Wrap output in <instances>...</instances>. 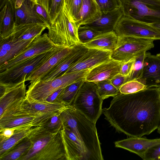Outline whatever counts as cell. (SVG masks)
Wrapping results in <instances>:
<instances>
[{"label":"cell","mask_w":160,"mask_h":160,"mask_svg":"<svg viewBox=\"0 0 160 160\" xmlns=\"http://www.w3.org/2000/svg\"><path fill=\"white\" fill-rule=\"evenodd\" d=\"M102 112L118 132L130 137L148 135L160 123V88H147L129 94L120 93Z\"/></svg>","instance_id":"obj_1"},{"label":"cell","mask_w":160,"mask_h":160,"mask_svg":"<svg viewBox=\"0 0 160 160\" xmlns=\"http://www.w3.org/2000/svg\"><path fill=\"white\" fill-rule=\"evenodd\" d=\"M62 126L69 128L84 146L90 160H103L96 123L73 106L61 113Z\"/></svg>","instance_id":"obj_2"},{"label":"cell","mask_w":160,"mask_h":160,"mask_svg":"<svg viewBox=\"0 0 160 160\" xmlns=\"http://www.w3.org/2000/svg\"><path fill=\"white\" fill-rule=\"evenodd\" d=\"M61 130L52 132L34 127L28 136L31 147L18 160H67Z\"/></svg>","instance_id":"obj_3"},{"label":"cell","mask_w":160,"mask_h":160,"mask_svg":"<svg viewBox=\"0 0 160 160\" xmlns=\"http://www.w3.org/2000/svg\"><path fill=\"white\" fill-rule=\"evenodd\" d=\"M90 69L63 74L48 81L30 82L25 99L29 103L44 102L56 91L85 78Z\"/></svg>","instance_id":"obj_4"},{"label":"cell","mask_w":160,"mask_h":160,"mask_svg":"<svg viewBox=\"0 0 160 160\" xmlns=\"http://www.w3.org/2000/svg\"><path fill=\"white\" fill-rule=\"evenodd\" d=\"M103 100L100 97L97 84L85 81L80 88L72 105L96 123L102 112Z\"/></svg>","instance_id":"obj_5"},{"label":"cell","mask_w":160,"mask_h":160,"mask_svg":"<svg viewBox=\"0 0 160 160\" xmlns=\"http://www.w3.org/2000/svg\"><path fill=\"white\" fill-rule=\"evenodd\" d=\"M54 22L47 28L48 36L56 45L71 47L80 43L78 30V28L72 22L64 4Z\"/></svg>","instance_id":"obj_6"},{"label":"cell","mask_w":160,"mask_h":160,"mask_svg":"<svg viewBox=\"0 0 160 160\" xmlns=\"http://www.w3.org/2000/svg\"><path fill=\"white\" fill-rule=\"evenodd\" d=\"M123 16L151 24L160 23V0H120Z\"/></svg>","instance_id":"obj_7"},{"label":"cell","mask_w":160,"mask_h":160,"mask_svg":"<svg viewBox=\"0 0 160 160\" xmlns=\"http://www.w3.org/2000/svg\"><path fill=\"white\" fill-rule=\"evenodd\" d=\"M63 47L58 45L50 51L35 55L0 72V82L15 84L25 80L28 75Z\"/></svg>","instance_id":"obj_8"},{"label":"cell","mask_w":160,"mask_h":160,"mask_svg":"<svg viewBox=\"0 0 160 160\" xmlns=\"http://www.w3.org/2000/svg\"><path fill=\"white\" fill-rule=\"evenodd\" d=\"M55 114L33 113L28 108L26 102H23L0 118V129L31 124L35 127L41 126Z\"/></svg>","instance_id":"obj_9"},{"label":"cell","mask_w":160,"mask_h":160,"mask_svg":"<svg viewBox=\"0 0 160 160\" xmlns=\"http://www.w3.org/2000/svg\"><path fill=\"white\" fill-rule=\"evenodd\" d=\"M154 40L129 37L118 36L111 58L116 60L126 62L153 48Z\"/></svg>","instance_id":"obj_10"},{"label":"cell","mask_w":160,"mask_h":160,"mask_svg":"<svg viewBox=\"0 0 160 160\" xmlns=\"http://www.w3.org/2000/svg\"><path fill=\"white\" fill-rule=\"evenodd\" d=\"M114 31L118 36L160 40V32L151 24L123 16L118 22Z\"/></svg>","instance_id":"obj_11"},{"label":"cell","mask_w":160,"mask_h":160,"mask_svg":"<svg viewBox=\"0 0 160 160\" xmlns=\"http://www.w3.org/2000/svg\"><path fill=\"white\" fill-rule=\"evenodd\" d=\"M25 82L15 84L0 82V117L25 99Z\"/></svg>","instance_id":"obj_12"},{"label":"cell","mask_w":160,"mask_h":160,"mask_svg":"<svg viewBox=\"0 0 160 160\" xmlns=\"http://www.w3.org/2000/svg\"><path fill=\"white\" fill-rule=\"evenodd\" d=\"M57 46L49 38L47 33L36 38L23 51L5 64L0 66V72L35 55L50 51Z\"/></svg>","instance_id":"obj_13"},{"label":"cell","mask_w":160,"mask_h":160,"mask_svg":"<svg viewBox=\"0 0 160 160\" xmlns=\"http://www.w3.org/2000/svg\"><path fill=\"white\" fill-rule=\"evenodd\" d=\"M137 80L147 88H160V58L146 52L142 75Z\"/></svg>","instance_id":"obj_14"},{"label":"cell","mask_w":160,"mask_h":160,"mask_svg":"<svg viewBox=\"0 0 160 160\" xmlns=\"http://www.w3.org/2000/svg\"><path fill=\"white\" fill-rule=\"evenodd\" d=\"M88 50V48L81 43L73 46L71 52L54 68L35 81H48L61 75L80 59Z\"/></svg>","instance_id":"obj_15"},{"label":"cell","mask_w":160,"mask_h":160,"mask_svg":"<svg viewBox=\"0 0 160 160\" xmlns=\"http://www.w3.org/2000/svg\"><path fill=\"white\" fill-rule=\"evenodd\" d=\"M61 132L67 160H90L81 142L69 128L62 126Z\"/></svg>","instance_id":"obj_16"},{"label":"cell","mask_w":160,"mask_h":160,"mask_svg":"<svg viewBox=\"0 0 160 160\" xmlns=\"http://www.w3.org/2000/svg\"><path fill=\"white\" fill-rule=\"evenodd\" d=\"M112 52L95 48H88L87 52L81 58L63 74L90 69L111 59Z\"/></svg>","instance_id":"obj_17"},{"label":"cell","mask_w":160,"mask_h":160,"mask_svg":"<svg viewBox=\"0 0 160 160\" xmlns=\"http://www.w3.org/2000/svg\"><path fill=\"white\" fill-rule=\"evenodd\" d=\"M15 15V25L23 23H45L37 14L35 2L31 0H13Z\"/></svg>","instance_id":"obj_18"},{"label":"cell","mask_w":160,"mask_h":160,"mask_svg":"<svg viewBox=\"0 0 160 160\" xmlns=\"http://www.w3.org/2000/svg\"><path fill=\"white\" fill-rule=\"evenodd\" d=\"M123 62L112 59L90 69L85 78V81L96 82L106 79L111 80L120 73Z\"/></svg>","instance_id":"obj_19"},{"label":"cell","mask_w":160,"mask_h":160,"mask_svg":"<svg viewBox=\"0 0 160 160\" xmlns=\"http://www.w3.org/2000/svg\"><path fill=\"white\" fill-rule=\"evenodd\" d=\"M35 38L20 40L9 35L0 39V66L5 64L23 51Z\"/></svg>","instance_id":"obj_20"},{"label":"cell","mask_w":160,"mask_h":160,"mask_svg":"<svg viewBox=\"0 0 160 160\" xmlns=\"http://www.w3.org/2000/svg\"><path fill=\"white\" fill-rule=\"evenodd\" d=\"M123 16L120 8L108 12H101L94 20L82 25L90 27L101 33L112 32L114 31L116 25Z\"/></svg>","instance_id":"obj_21"},{"label":"cell","mask_w":160,"mask_h":160,"mask_svg":"<svg viewBox=\"0 0 160 160\" xmlns=\"http://www.w3.org/2000/svg\"><path fill=\"white\" fill-rule=\"evenodd\" d=\"M141 137H131L115 142L116 147L135 153L143 159L148 150L160 144V138L150 139Z\"/></svg>","instance_id":"obj_22"},{"label":"cell","mask_w":160,"mask_h":160,"mask_svg":"<svg viewBox=\"0 0 160 160\" xmlns=\"http://www.w3.org/2000/svg\"><path fill=\"white\" fill-rule=\"evenodd\" d=\"M0 40L12 32L15 25V15L13 0H0Z\"/></svg>","instance_id":"obj_23"},{"label":"cell","mask_w":160,"mask_h":160,"mask_svg":"<svg viewBox=\"0 0 160 160\" xmlns=\"http://www.w3.org/2000/svg\"><path fill=\"white\" fill-rule=\"evenodd\" d=\"M73 47V46H72ZM71 47H63L51 56L38 68L28 75L25 81H35L54 68L71 51Z\"/></svg>","instance_id":"obj_24"},{"label":"cell","mask_w":160,"mask_h":160,"mask_svg":"<svg viewBox=\"0 0 160 160\" xmlns=\"http://www.w3.org/2000/svg\"><path fill=\"white\" fill-rule=\"evenodd\" d=\"M46 28L47 25L45 23H23L14 25L10 35L18 40H28L41 35Z\"/></svg>","instance_id":"obj_25"},{"label":"cell","mask_w":160,"mask_h":160,"mask_svg":"<svg viewBox=\"0 0 160 160\" xmlns=\"http://www.w3.org/2000/svg\"><path fill=\"white\" fill-rule=\"evenodd\" d=\"M118 36L115 31L101 33L90 41L82 44L88 48L112 52L115 49Z\"/></svg>","instance_id":"obj_26"},{"label":"cell","mask_w":160,"mask_h":160,"mask_svg":"<svg viewBox=\"0 0 160 160\" xmlns=\"http://www.w3.org/2000/svg\"><path fill=\"white\" fill-rule=\"evenodd\" d=\"M34 127V125L31 124L14 128L15 129L13 135L8 139L0 142V156L27 137L33 130Z\"/></svg>","instance_id":"obj_27"},{"label":"cell","mask_w":160,"mask_h":160,"mask_svg":"<svg viewBox=\"0 0 160 160\" xmlns=\"http://www.w3.org/2000/svg\"><path fill=\"white\" fill-rule=\"evenodd\" d=\"M100 13L95 0H82L77 20L75 23L78 28L80 26L94 20Z\"/></svg>","instance_id":"obj_28"},{"label":"cell","mask_w":160,"mask_h":160,"mask_svg":"<svg viewBox=\"0 0 160 160\" xmlns=\"http://www.w3.org/2000/svg\"><path fill=\"white\" fill-rule=\"evenodd\" d=\"M27 102L28 109L32 112L35 113H56L61 112L66 108L72 106L58 101L52 103L44 102L29 103L27 101Z\"/></svg>","instance_id":"obj_29"},{"label":"cell","mask_w":160,"mask_h":160,"mask_svg":"<svg viewBox=\"0 0 160 160\" xmlns=\"http://www.w3.org/2000/svg\"><path fill=\"white\" fill-rule=\"evenodd\" d=\"M32 143L28 136L8 151L0 156V160H18L29 149Z\"/></svg>","instance_id":"obj_30"},{"label":"cell","mask_w":160,"mask_h":160,"mask_svg":"<svg viewBox=\"0 0 160 160\" xmlns=\"http://www.w3.org/2000/svg\"><path fill=\"white\" fill-rule=\"evenodd\" d=\"M84 81L85 78L64 88L58 96L56 101L72 105L80 88Z\"/></svg>","instance_id":"obj_31"},{"label":"cell","mask_w":160,"mask_h":160,"mask_svg":"<svg viewBox=\"0 0 160 160\" xmlns=\"http://www.w3.org/2000/svg\"><path fill=\"white\" fill-rule=\"evenodd\" d=\"M64 0H35V2L42 6L47 12L52 24L61 11Z\"/></svg>","instance_id":"obj_32"},{"label":"cell","mask_w":160,"mask_h":160,"mask_svg":"<svg viewBox=\"0 0 160 160\" xmlns=\"http://www.w3.org/2000/svg\"><path fill=\"white\" fill-rule=\"evenodd\" d=\"M97 85L98 91L100 98L103 100L110 97H115L120 92L111 83V80L106 79L95 82Z\"/></svg>","instance_id":"obj_33"},{"label":"cell","mask_w":160,"mask_h":160,"mask_svg":"<svg viewBox=\"0 0 160 160\" xmlns=\"http://www.w3.org/2000/svg\"><path fill=\"white\" fill-rule=\"evenodd\" d=\"M82 2V0H64L66 10L71 21L73 22L77 20Z\"/></svg>","instance_id":"obj_34"},{"label":"cell","mask_w":160,"mask_h":160,"mask_svg":"<svg viewBox=\"0 0 160 160\" xmlns=\"http://www.w3.org/2000/svg\"><path fill=\"white\" fill-rule=\"evenodd\" d=\"M145 53L135 57L132 71L130 74L127 77V82L137 80L141 77L143 69Z\"/></svg>","instance_id":"obj_35"},{"label":"cell","mask_w":160,"mask_h":160,"mask_svg":"<svg viewBox=\"0 0 160 160\" xmlns=\"http://www.w3.org/2000/svg\"><path fill=\"white\" fill-rule=\"evenodd\" d=\"M78 34L80 43L84 44L90 41L101 33L88 27L80 25L78 28Z\"/></svg>","instance_id":"obj_36"},{"label":"cell","mask_w":160,"mask_h":160,"mask_svg":"<svg viewBox=\"0 0 160 160\" xmlns=\"http://www.w3.org/2000/svg\"><path fill=\"white\" fill-rule=\"evenodd\" d=\"M61 113H57L52 116L41 126L52 132H57L61 129L62 127Z\"/></svg>","instance_id":"obj_37"},{"label":"cell","mask_w":160,"mask_h":160,"mask_svg":"<svg viewBox=\"0 0 160 160\" xmlns=\"http://www.w3.org/2000/svg\"><path fill=\"white\" fill-rule=\"evenodd\" d=\"M147 88L143 84L137 80L127 82L119 88L120 93L129 94L138 92Z\"/></svg>","instance_id":"obj_38"},{"label":"cell","mask_w":160,"mask_h":160,"mask_svg":"<svg viewBox=\"0 0 160 160\" xmlns=\"http://www.w3.org/2000/svg\"><path fill=\"white\" fill-rule=\"evenodd\" d=\"M100 12L106 13L121 7L120 0H95Z\"/></svg>","instance_id":"obj_39"},{"label":"cell","mask_w":160,"mask_h":160,"mask_svg":"<svg viewBox=\"0 0 160 160\" xmlns=\"http://www.w3.org/2000/svg\"><path fill=\"white\" fill-rule=\"evenodd\" d=\"M160 156V144L148 150L145 154L144 160H158Z\"/></svg>","instance_id":"obj_40"},{"label":"cell","mask_w":160,"mask_h":160,"mask_svg":"<svg viewBox=\"0 0 160 160\" xmlns=\"http://www.w3.org/2000/svg\"><path fill=\"white\" fill-rule=\"evenodd\" d=\"M135 57L128 61L123 62L121 66L120 73L127 77L131 73L134 64Z\"/></svg>","instance_id":"obj_41"},{"label":"cell","mask_w":160,"mask_h":160,"mask_svg":"<svg viewBox=\"0 0 160 160\" xmlns=\"http://www.w3.org/2000/svg\"><path fill=\"white\" fill-rule=\"evenodd\" d=\"M35 9L37 14L43 20L47 28L52 24L48 15L46 10L40 5L35 3Z\"/></svg>","instance_id":"obj_42"},{"label":"cell","mask_w":160,"mask_h":160,"mask_svg":"<svg viewBox=\"0 0 160 160\" xmlns=\"http://www.w3.org/2000/svg\"><path fill=\"white\" fill-rule=\"evenodd\" d=\"M110 80L112 84L118 89L122 85L127 82V77L122 75L120 73L115 75Z\"/></svg>","instance_id":"obj_43"},{"label":"cell","mask_w":160,"mask_h":160,"mask_svg":"<svg viewBox=\"0 0 160 160\" xmlns=\"http://www.w3.org/2000/svg\"><path fill=\"white\" fill-rule=\"evenodd\" d=\"M15 128H6L0 129V142L9 138L14 134Z\"/></svg>","instance_id":"obj_44"},{"label":"cell","mask_w":160,"mask_h":160,"mask_svg":"<svg viewBox=\"0 0 160 160\" xmlns=\"http://www.w3.org/2000/svg\"><path fill=\"white\" fill-rule=\"evenodd\" d=\"M63 88L59 89L52 93L47 98L45 102L52 103L56 102L58 96Z\"/></svg>","instance_id":"obj_45"},{"label":"cell","mask_w":160,"mask_h":160,"mask_svg":"<svg viewBox=\"0 0 160 160\" xmlns=\"http://www.w3.org/2000/svg\"><path fill=\"white\" fill-rule=\"evenodd\" d=\"M151 25L156 28L160 32V23L151 24Z\"/></svg>","instance_id":"obj_46"},{"label":"cell","mask_w":160,"mask_h":160,"mask_svg":"<svg viewBox=\"0 0 160 160\" xmlns=\"http://www.w3.org/2000/svg\"><path fill=\"white\" fill-rule=\"evenodd\" d=\"M157 132L159 133L160 134V123L158 128H157Z\"/></svg>","instance_id":"obj_47"},{"label":"cell","mask_w":160,"mask_h":160,"mask_svg":"<svg viewBox=\"0 0 160 160\" xmlns=\"http://www.w3.org/2000/svg\"><path fill=\"white\" fill-rule=\"evenodd\" d=\"M31 0L34 1V2H35V0Z\"/></svg>","instance_id":"obj_48"}]
</instances>
